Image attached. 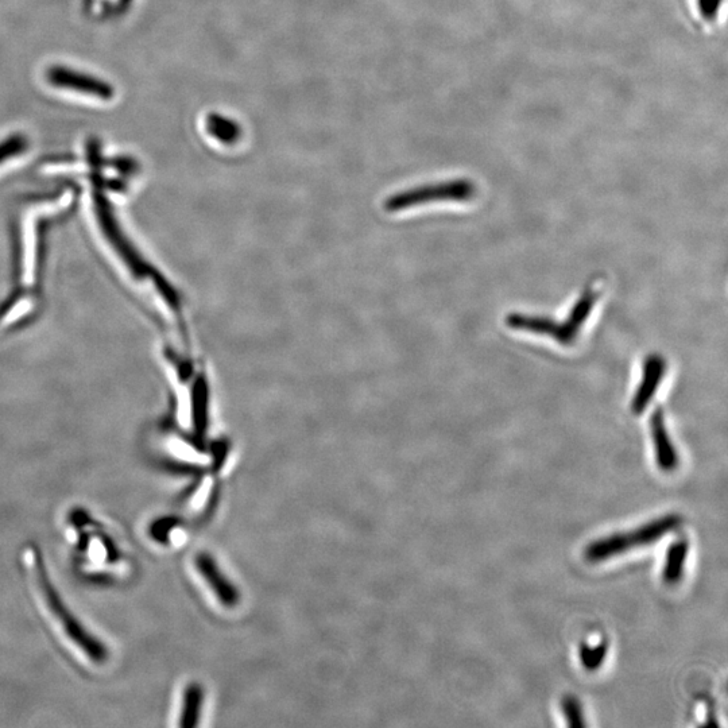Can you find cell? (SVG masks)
Returning <instances> with one entry per match:
<instances>
[{"mask_svg":"<svg viewBox=\"0 0 728 728\" xmlns=\"http://www.w3.org/2000/svg\"><path fill=\"white\" fill-rule=\"evenodd\" d=\"M89 559L94 563H106L110 559V553H108L106 540L102 538H92L91 545H89Z\"/></svg>","mask_w":728,"mask_h":728,"instance_id":"16","label":"cell"},{"mask_svg":"<svg viewBox=\"0 0 728 728\" xmlns=\"http://www.w3.org/2000/svg\"><path fill=\"white\" fill-rule=\"evenodd\" d=\"M197 571L203 575L205 582L218 596L220 602L227 607H234L239 603V592L234 584L228 582L224 573L220 571L215 560L208 555H199L196 559Z\"/></svg>","mask_w":728,"mask_h":728,"instance_id":"7","label":"cell"},{"mask_svg":"<svg viewBox=\"0 0 728 728\" xmlns=\"http://www.w3.org/2000/svg\"><path fill=\"white\" fill-rule=\"evenodd\" d=\"M23 565H25L27 576L33 594L45 617L48 618L50 626L60 635L65 642L85 662L100 664L107 658V650L94 635L88 633L83 625L69 613L63 600L57 595L56 590L46 576L44 564L40 553L36 548L29 546L23 553Z\"/></svg>","mask_w":728,"mask_h":728,"instance_id":"1","label":"cell"},{"mask_svg":"<svg viewBox=\"0 0 728 728\" xmlns=\"http://www.w3.org/2000/svg\"><path fill=\"white\" fill-rule=\"evenodd\" d=\"M689 553V541L687 538H679L669 546L666 553L664 571H662V580L668 586H675L680 583L684 575V565L687 563Z\"/></svg>","mask_w":728,"mask_h":728,"instance_id":"10","label":"cell"},{"mask_svg":"<svg viewBox=\"0 0 728 728\" xmlns=\"http://www.w3.org/2000/svg\"><path fill=\"white\" fill-rule=\"evenodd\" d=\"M596 300H598V293L590 288L586 289V292L582 294L579 301L573 305L568 319L563 323L565 339L564 346H572V344L576 342L580 329H582L583 324L586 323L588 316H590Z\"/></svg>","mask_w":728,"mask_h":728,"instance_id":"9","label":"cell"},{"mask_svg":"<svg viewBox=\"0 0 728 728\" xmlns=\"http://www.w3.org/2000/svg\"><path fill=\"white\" fill-rule=\"evenodd\" d=\"M506 324L517 331L537 333V335L551 336L560 344L565 343L563 323H557L551 317L528 316L521 313H511L506 317Z\"/></svg>","mask_w":728,"mask_h":728,"instance_id":"8","label":"cell"},{"mask_svg":"<svg viewBox=\"0 0 728 728\" xmlns=\"http://www.w3.org/2000/svg\"><path fill=\"white\" fill-rule=\"evenodd\" d=\"M475 195V185L468 180L441 182L401 193L394 197V207L431 203V201L455 200L466 201Z\"/></svg>","mask_w":728,"mask_h":728,"instance_id":"4","label":"cell"},{"mask_svg":"<svg viewBox=\"0 0 728 728\" xmlns=\"http://www.w3.org/2000/svg\"><path fill=\"white\" fill-rule=\"evenodd\" d=\"M607 649H609V645H607L606 641L600 642V644L595 646L587 644L580 646V661H582L583 668L590 672H595L599 668H602L603 662L607 657Z\"/></svg>","mask_w":728,"mask_h":728,"instance_id":"13","label":"cell"},{"mask_svg":"<svg viewBox=\"0 0 728 728\" xmlns=\"http://www.w3.org/2000/svg\"><path fill=\"white\" fill-rule=\"evenodd\" d=\"M561 711L565 718V722L568 723L569 727H584V715L582 710V704L575 696L565 695L563 702H561Z\"/></svg>","mask_w":728,"mask_h":728,"instance_id":"15","label":"cell"},{"mask_svg":"<svg viewBox=\"0 0 728 728\" xmlns=\"http://www.w3.org/2000/svg\"><path fill=\"white\" fill-rule=\"evenodd\" d=\"M205 129L216 141L231 145L242 138L243 130L238 120L219 112H211L205 119Z\"/></svg>","mask_w":728,"mask_h":728,"instance_id":"11","label":"cell"},{"mask_svg":"<svg viewBox=\"0 0 728 728\" xmlns=\"http://www.w3.org/2000/svg\"><path fill=\"white\" fill-rule=\"evenodd\" d=\"M681 524L683 518L679 514L662 515L657 520L650 521L631 532L615 533L613 536L591 542L584 551V557L588 563H602L633 549L656 544L666 534L679 529Z\"/></svg>","mask_w":728,"mask_h":728,"instance_id":"2","label":"cell"},{"mask_svg":"<svg viewBox=\"0 0 728 728\" xmlns=\"http://www.w3.org/2000/svg\"><path fill=\"white\" fill-rule=\"evenodd\" d=\"M204 692L200 685H189L182 703L180 727L192 728L199 723L201 708H203Z\"/></svg>","mask_w":728,"mask_h":728,"instance_id":"12","label":"cell"},{"mask_svg":"<svg viewBox=\"0 0 728 728\" xmlns=\"http://www.w3.org/2000/svg\"><path fill=\"white\" fill-rule=\"evenodd\" d=\"M29 149V139L21 133L11 134L10 137L0 141V165L21 156Z\"/></svg>","mask_w":728,"mask_h":728,"instance_id":"14","label":"cell"},{"mask_svg":"<svg viewBox=\"0 0 728 728\" xmlns=\"http://www.w3.org/2000/svg\"><path fill=\"white\" fill-rule=\"evenodd\" d=\"M45 77L54 88L76 91L100 100H111L115 96V88L106 80L65 65H53L46 69Z\"/></svg>","mask_w":728,"mask_h":728,"instance_id":"3","label":"cell"},{"mask_svg":"<svg viewBox=\"0 0 728 728\" xmlns=\"http://www.w3.org/2000/svg\"><path fill=\"white\" fill-rule=\"evenodd\" d=\"M665 371L666 362L662 356L653 354L645 359L644 377H642L641 385L635 391V396L631 401V410H633L634 414L644 413L648 408L650 401L656 396L662 378L665 377Z\"/></svg>","mask_w":728,"mask_h":728,"instance_id":"6","label":"cell"},{"mask_svg":"<svg viewBox=\"0 0 728 728\" xmlns=\"http://www.w3.org/2000/svg\"><path fill=\"white\" fill-rule=\"evenodd\" d=\"M720 2L722 0H700V9L704 18H714L716 11L719 10Z\"/></svg>","mask_w":728,"mask_h":728,"instance_id":"17","label":"cell"},{"mask_svg":"<svg viewBox=\"0 0 728 728\" xmlns=\"http://www.w3.org/2000/svg\"><path fill=\"white\" fill-rule=\"evenodd\" d=\"M650 432H652L654 447H656L658 467L665 474L675 472L680 464L679 453L666 429L665 414L661 408H658L650 417Z\"/></svg>","mask_w":728,"mask_h":728,"instance_id":"5","label":"cell"}]
</instances>
